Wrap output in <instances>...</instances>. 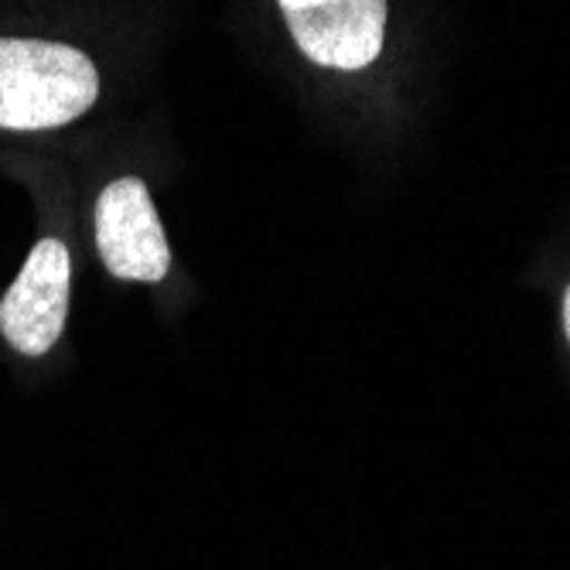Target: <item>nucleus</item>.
Returning a JSON list of instances; mask_svg holds the SVG:
<instances>
[{
	"mask_svg": "<svg viewBox=\"0 0 570 570\" xmlns=\"http://www.w3.org/2000/svg\"><path fill=\"white\" fill-rule=\"evenodd\" d=\"M99 96V72L79 48L0 38V130H56Z\"/></svg>",
	"mask_w": 570,
	"mask_h": 570,
	"instance_id": "1",
	"label": "nucleus"
},
{
	"mask_svg": "<svg viewBox=\"0 0 570 570\" xmlns=\"http://www.w3.org/2000/svg\"><path fill=\"white\" fill-rule=\"evenodd\" d=\"M99 261L120 281L158 284L171 271L165 226L140 178H120L102 188L96 202Z\"/></svg>",
	"mask_w": 570,
	"mask_h": 570,
	"instance_id": "2",
	"label": "nucleus"
},
{
	"mask_svg": "<svg viewBox=\"0 0 570 570\" xmlns=\"http://www.w3.org/2000/svg\"><path fill=\"white\" fill-rule=\"evenodd\" d=\"M304 56L338 72L376 62L386 35V0H277Z\"/></svg>",
	"mask_w": 570,
	"mask_h": 570,
	"instance_id": "3",
	"label": "nucleus"
},
{
	"mask_svg": "<svg viewBox=\"0 0 570 570\" xmlns=\"http://www.w3.org/2000/svg\"><path fill=\"white\" fill-rule=\"evenodd\" d=\"M72 261L59 239H41L0 301V332L24 355H45L59 342L69 315Z\"/></svg>",
	"mask_w": 570,
	"mask_h": 570,
	"instance_id": "4",
	"label": "nucleus"
},
{
	"mask_svg": "<svg viewBox=\"0 0 570 570\" xmlns=\"http://www.w3.org/2000/svg\"><path fill=\"white\" fill-rule=\"evenodd\" d=\"M563 332H567V342H570V287L563 294Z\"/></svg>",
	"mask_w": 570,
	"mask_h": 570,
	"instance_id": "5",
	"label": "nucleus"
}]
</instances>
